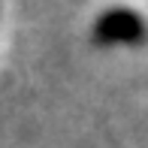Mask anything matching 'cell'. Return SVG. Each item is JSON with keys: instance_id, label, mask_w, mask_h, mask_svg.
<instances>
[{"instance_id": "cell-1", "label": "cell", "mask_w": 148, "mask_h": 148, "mask_svg": "<svg viewBox=\"0 0 148 148\" xmlns=\"http://www.w3.org/2000/svg\"><path fill=\"white\" fill-rule=\"evenodd\" d=\"M94 42L100 45H130L145 36V18L130 6H112L100 12L91 27Z\"/></svg>"}]
</instances>
